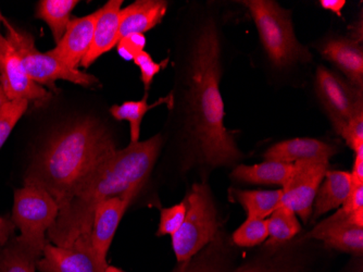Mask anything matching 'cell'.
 <instances>
[{
    "label": "cell",
    "instance_id": "obj_1",
    "mask_svg": "<svg viewBox=\"0 0 363 272\" xmlns=\"http://www.w3.org/2000/svg\"><path fill=\"white\" fill-rule=\"evenodd\" d=\"M162 136L128 145L117 151L75 187L59 207L48 239L57 246H71L81 235L91 232L96 208L109 198L140 191L152 173Z\"/></svg>",
    "mask_w": 363,
    "mask_h": 272
},
{
    "label": "cell",
    "instance_id": "obj_2",
    "mask_svg": "<svg viewBox=\"0 0 363 272\" xmlns=\"http://www.w3.org/2000/svg\"><path fill=\"white\" fill-rule=\"evenodd\" d=\"M189 63V126L201 159L212 167L228 165L240 157L233 135L224 126L220 92V40L212 22L194 40Z\"/></svg>",
    "mask_w": 363,
    "mask_h": 272
},
{
    "label": "cell",
    "instance_id": "obj_3",
    "mask_svg": "<svg viewBox=\"0 0 363 272\" xmlns=\"http://www.w3.org/2000/svg\"><path fill=\"white\" fill-rule=\"evenodd\" d=\"M117 151L103 124L91 118L77 120L38 151L28 165L24 185L44 189L60 207L75 187Z\"/></svg>",
    "mask_w": 363,
    "mask_h": 272
},
{
    "label": "cell",
    "instance_id": "obj_4",
    "mask_svg": "<svg viewBox=\"0 0 363 272\" xmlns=\"http://www.w3.org/2000/svg\"><path fill=\"white\" fill-rule=\"evenodd\" d=\"M271 62L279 67L308 62L311 55L296 38L289 11L271 0H245Z\"/></svg>",
    "mask_w": 363,
    "mask_h": 272
},
{
    "label": "cell",
    "instance_id": "obj_5",
    "mask_svg": "<svg viewBox=\"0 0 363 272\" xmlns=\"http://www.w3.org/2000/svg\"><path fill=\"white\" fill-rule=\"evenodd\" d=\"M186 216L172 235V247L179 263H186L218 234V214L211 192L206 184H194L184 200Z\"/></svg>",
    "mask_w": 363,
    "mask_h": 272
},
{
    "label": "cell",
    "instance_id": "obj_6",
    "mask_svg": "<svg viewBox=\"0 0 363 272\" xmlns=\"http://www.w3.org/2000/svg\"><path fill=\"white\" fill-rule=\"evenodd\" d=\"M59 214V206L48 192L38 186L24 185L14 192L12 221L21 231L18 236L38 256L48 243L46 232L52 228Z\"/></svg>",
    "mask_w": 363,
    "mask_h": 272
},
{
    "label": "cell",
    "instance_id": "obj_7",
    "mask_svg": "<svg viewBox=\"0 0 363 272\" xmlns=\"http://www.w3.org/2000/svg\"><path fill=\"white\" fill-rule=\"evenodd\" d=\"M3 23L7 28L6 38L21 58L26 75L35 83L40 84V87L47 85L55 89V82L58 80L72 82L86 87L98 83V80L94 75L82 72L79 69H71L48 53L43 54L38 52L34 38L28 33L16 30L7 20L4 19Z\"/></svg>",
    "mask_w": 363,
    "mask_h": 272
},
{
    "label": "cell",
    "instance_id": "obj_8",
    "mask_svg": "<svg viewBox=\"0 0 363 272\" xmlns=\"http://www.w3.org/2000/svg\"><path fill=\"white\" fill-rule=\"evenodd\" d=\"M315 87L336 132L342 136L354 110L363 104L362 89L324 67H318Z\"/></svg>",
    "mask_w": 363,
    "mask_h": 272
},
{
    "label": "cell",
    "instance_id": "obj_9",
    "mask_svg": "<svg viewBox=\"0 0 363 272\" xmlns=\"http://www.w3.org/2000/svg\"><path fill=\"white\" fill-rule=\"evenodd\" d=\"M328 170V163L297 161L286 183L283 185L281 205L293 210L307 222L312 214L318 190Z\"/></svg>",
    "mask_w": 363,
    "mask_h": 272
},
{
    "label": "cell",
    "instance_id": "obj_10",
    "mask_svg": "<svg viewBox=\"0 0 363 272\" xmlns=\"http://www.w3.org/2000/svg\"><path fill=\"white\" fill-rule=\"evenodd\" d=\"M91 243V233L81 235L71 246L47 244L36 268L40 272H106Z\"/></svg>",
    "mask_w": 363,
    "mask_h": 272
},
{
    "label": "cell",
    "instance_id": "obj_11",
    "mask_svg": "<svg viewBox=\"0 0 363 272\" xmlns=\"http://www.w3.org/2000/svg\"><path fill=\"white\" fill-rule=\"evenodd\" d=\"M0 85L8 100L24 99L28 103L44 104L50 97L44 87L26 75L21 58L9 42L0 54Z\"/></svg>",
    "mask_w": 363,
    "mask_h": 272
},
{
    "label": "cell",
    "instance_id": "obj_12",
    "mask_svg": "<svg viewBox=\"0 0 363 272\" xmlns=\"http://www.w3.org/2000/svg\"><path fill=\"white\" fill-rule=\"evenodd\" d=\"M140 191H130L123 196L109 198L97 206L91 226V243L101 263H107V254L117 232L120 221L130 202Z\"/></svg>",
    "mask_w": 363,
    "mask_h": 272
},
{
    "label": "cell",
    "instance_id": "obj_13",
    "mask_svg": "<svg viewBox=\"0 0 363 272\" xmlns=\"http://www.w3.org/2000/svg\"><path fill=\"white\" fill-rule=\"evenodd\" d=\"M99 14L101 9L89 16L71 20L60 42L47 53L71 69H79L82 60L91 48Z\"/></svg>",
    "mask_w": 363,
    "mask_h": 272
},
{
    "label": "cell",
    "instance_id": "obj_14",
    "mask_svg": "<svg viewBox=\"0 0 363 272\" xmlns=\"http://www.w3.org/2000/svg\"><path fill=\"white\" fill-rule=\"evenodd\" d=\"M350 214L340 208L333 216L320 222L310 235L323 241L325 246L331 249L346 253H362L363 227L352 224Z\"/></svg>",
    "mask_w": 363,
    "mask_h": 272
},
{
    "label": "cell",
    "instance_id": "obj_15",
    "mask_svg": "<svg viewBox=\"0 0 363 272\" xmlns=\"http://www.w3.org/2000/svg\"><path fill=\"white\" fill-rule=\"evenodd\" d=\"M336 148L328 143L315 138H293L277 143L263 155L266 161L295 163L297 161L330 163L336 154Z\"/></svg>",
    "mask_w": 363,
    "mask_h": 272
},
{
    "label": "cell",
    "instance_id": "obj_16",
    "mask_svg": "<svg viewBox=\"0 0 363 272\" xmlns=\"http://www.w3.org/2000/svg\"><path fill=\"white\" fill-rule=\"evenodd\" d=\"M122 4V0H110L101 8V14L94 31L93 43L86 56L82 60V67H91L99 57L117 46Z\"/></svg>",
    "mask_w": 363,
    "mask_h": 272
},
{
    "label": "cell",
    "instance_id": "obj_17",
    "mask_svg": "<svg viewBox=\"0 0 363 272\" xmlns=\"http://www.w3.org/2000/svg\"><path fill=\"white\" fill-rule=\"evenodd\" d=\"M322 55L340 67L352 87L362 89L363 49L358 40L335 38L328 40L322 48Z\"/></svg>",
    "mask_w": 363,
    "mask_h": 272
},
{
    "label": "cell",
    "instance_id": "obj_18",
    "mask_svg": "<svg viewBox=\"0 0 363 272\" xmlns=\"http://www.w3.org/2000/svg\"><path fill=\"white\" fill-rule=\"evenodd\" d=\"M168 10V3L163 0H138L121 9L119 40L134 33H144L162 21Z\"/></svg>",
    "mask_w": 363,
    "mask_h": 272
},
{
    "label": "cell",
    "instance_id": "obj_19",
    "mask_svg": "<svg viewBox=\"0 0 363 272\" xmlns=\"http://www.w3.org/2000/svg\"><path fill=\"white\" fill-rule=\"evenodd\" d=\"M323 180L313 202L311 214L313 220L335 208L342 207L352 191V175L347 171L328 170Z\"/></svg>",
    "mask_w": 363,
    "mask_h": 272
},
{
    "label": "cell",
    "instance_id": "obj_20",
    "mask_svg": "<svg viewBox=\"0 0 363 272\" xmlns=\"http://www.w3.org/2000/svg\"><path fill=\"white\" fill-rule=\"evenodd\" d=\"M294 163L266 161L259 165H240L234 169L232 178L238 181L266 185H284L293 171Z\"/></svg>",
    "mask_w": 363,
    "mask_h": 272
},
{
    "label": "cell",
    "instance_id": "obj_21",
    "mask_svg": "<svg viewBox=\"0 0 363 272\" xmlns=\"http://www.w3.org/2000/svg\"><path fill=\"white\" fill-rule=\"evenodd\" d=\"M77 4V0H42L38 3L36 18L46 22L56 44L65 36L71 21V13Z\"/></svg>",
    "mask_w": 363,
    "mask_h": 272
},
{
    "label": "cell",
    "instance_id": "obj_22",
    "mask_svg": "<svg viewBox=\"0 0 363 272\" xmlns=\"http://www.w3.org/2000/svg\"><path fill=\"white\" fill-rule=\"evenodd\" d=\"M173 102L172 94L164 98H160L158 102L150 105L147 103V95L138 102H125L122 105H114L110 108V114L116 120H126L130 124V144L140 142V124L145 114L152 108L158 107L161 104H171Z\"/></svg>",
    "mask_w": 363,
    "mask_h": 272
},
{
    "label": "cell",
    "instance_id": "obj_23",
    "mask_svg": "<svg viewBox=\"0 0 363 272\" xmlns=\"http://www.w3.org/2000/svg\"><path fill=\"white\" fill-rule=\"evenodd\" d=\"M40 256L13 237L0 247V272H36Z\"/></svg>",
    "mask_w": 363,
    "mask_h": 272
},
{
    "label": "cell",
    "instance_id": "obj_24",
    "mask_svg": "<svg viewBox=\"0 0 363 272\" xmlns=\"http://www.w3.org/2000/svg\"><path fill=\"white\" fill-rule=\"evenodd\" d=\"M233 196L246 210L248 218L266 219L282 200V190L275 191H233Z\"/></svg>",
    "mask_w": 363,
    "mask_h": 272
},
{
    "label": "cell",
    "instance_id": "obj_25",
    "mask_svg": "<svg viewBox=\"0 0 363 272\" xmlns=\"http://www.w3.org/2000/svg\"><path fill=\"white\" fill-rule=\"evenodd\" d=\"M269 217L270 218L267 219L269 245L282 244L301 232V226L297 214L285 206H279Z\"/></svg>",
    "mask_w": 363,
    "mask_h": 272
},
{
    "label": "cell",
    "instance_id": "obj_26",
    "mask_svg": "<svg viewBox=\"0 0 363 272\" xmlns=\"http://www.w3.org/2000/svg\"><path fill=\"white\" fill-rule=\"evenodd\" d=\"M267 219L247 218L244 224L233 233V242L240 247H254L268 240Z\"/></svg>",
    "mask_w": 363,
    "mask_h": 272
},
{
    "label": "cell",
    "instance_id": "obj_27",
    "mask_svg": "<svg viewBox=\"0 0 363 272\" xmlns=\"http://www.w3.org/2000/svg\"><path fill=\"white\" fill-rule=\"evenodd\" d=\"M28 100H9L0 110V149L3 148L6 141L16 124L28 110Z\"/></svg>",
    "mask_w": 363,
    "mask_h": 272
},
{
    "label": "cell",
    "instance_id": "obj_28",
    "mask_svg": "<svg viewBox=\"0 0 363 272\" xmlns=\"http://www.w3.org/2000/svg\"><path fill=\"white\" fill-rule=\"evenodd\" d=\"M186 204L184 200L172 207L161 210L160 224H159L157 235L161 236V235L169 234L172 236L183 224V221L186 216Z\"/></svg>",
    "mask_w": 363,
    "mask_h": 272
},
{
    "label": "cell",
    "instance_id": "obj_29",
    "mask_svg": "<svg viewBox=\"0 0 363 272\" xmlns=\"http://www.w3.org/2000/svg\"><path fill=\"white\" fill-rule=\"evenodd\" d=\"M348 146L357 153L363 149V104L359 105L342 135Z\"/></svg>",
    "mask_w": 363,
    "mask_h": 272
},
{
    "label": "cell",
    "instance_id": "obj_30",
    "mask_svg": "<svg viewBox=\"0 0 363 272\" xmlns=\"http://www.w3.org/2000/svg\"><path fill=\"white\" fill-rule=\"evenodd\" d=\"M134 62L140 67V79H142L143 84H144L145 89L148 92L150 85H152V80L154 77L160 72L163 65L168 62V60L162 61V62H156L152 58L150 54L147 52H142L134 58Z\"/></svg>",
    "mask_w": 363,
    "mask_h": 272
},
{
    "label": "cell",
    "instance_id": "obj_31",
    "mask_svg": "<svg viewBox=\"0 0 363 272\" xmlns=\"http://www.w3.org/2000/svg\"><path fill=\"white\" fill-rule=\"evenodd\" d=\"M145 46H146V38L144 34L134 33V34H130V36L121 38L118 42V54L124 60H134V58L140 53L144 52Z\"/></svg>",
    "mask_w": 363,
    "mask_h": 272
},
{
    "label": "cell",
    "instance_id": "obj_32",
    "mask_svg": "<svg viewBox=\"0 0 363 272\" xmlns=\"http://www.w3.org/2000/svg\"><path fill=\"white\" fill-rule=\"evenodd\" d=\"M340 208L348 214L357 210H363V184H358V185L352 184V191Z\"/></svg>",
    "mask_w": 363,
    "mask_h": 272
},
{
    "label": "cell",
    "instance_id": "obj_33",
    "mask_svg": "<svg viewBox=\"0 0 363 272\" xmlns=\"http://www.w3.org/2000/svg\"><path fill=\"white\" fill-rule=\"evenodd\" d=\"M16 224L11 218L4 216L0 217V247L5 246L11 239H13Z\"/></svg>",
    "mask_w": 363,
    "mask_h": 272
},
{
    "label": "cell",
    "instance_id": "obj_34",
    "mask_svg": "<svg viewBox=\"0 0 363 272\" xmlns=\"http://www.w3.org/2000/svg\"><path fill=\"white\" fill-rule=\"evenodd\" d=\"M354 154H356V157H354V163L350 175H352V184L358 185V184H363V149L357 151Z\"/></svg>",
    "mask_w": 363,
    "mask_h": 272
},
{
    "label": "cell",
    "instance_id": "obj_35",
    "mask_svg": "<svg viewBox=\"0 0 363 272\" xmlns=\"http://www.w3.org/2000/svg\"><path fill=\"white\" fill-rule=\"evenodd\" d=\"M174 272H212L211 270L207 269L206 267L199 265V263H194L193 261H189L186 263H181L179 268ZM238 272H272L266 271V270L259 269H242Z\"/></svg>",
    "mask_w": 363,
    "mask_h": 272
},
{
    "label": "cell",
    "instance_id": "obj_36",
    "mask_svg": "<svg viewBox=\"0 0 363 272\" xmlns=\"http://www.w3.org/2000/svg\"><path fill=\"white\" fill-rule=\"evenodd\" d=\"M320 5L323 9L334 12L338 16H342V8L346 5L345 0H321Z\"/></svg>",
    "mask_w": 363,
    "mask_h": 272
},
{
    "label": "cell",
    "instance_id": "obj_37",
    "mask_svg": "<svg viewBox=\"0 0 363 272\" xmlns=\"http://www.w3.org/2000/svg\"><path fill=\"white\" fill-rule=\"evenodd\" d=\"M7 102H9V100H8L7 96H6L3 87H1V85H0V110H1V108L4 107V105H5Z\"/></svg>",
    "mask_w": 363,
    "mask_h": 272
},
{
    "label": "cell",
    "instance_id": "obj_38",
    "mask_svg": "<svg viewBox=\"0 0 363 272\" xmlns=\"http://www.w3.org/2000/svg\"><path fill=\"white\" fill-rule=\"evenodd\" d=\"M8 46V40L7 38H4L1 34H0V54L5 50L6 47Z\"/></svg>",
    "mask_w": 363,
    "mask_h": 272
},
{
    "label": "cell",
    "instance_id": "obj_39",
    "mask_svg": "<svg viewBox=\"0 0 363 272\" xmlns=\"http://www.w3.org/2000/svg\"><path fill=\"white\" fill-rule=\"evenodd\" d=\"M106 272H125L123 270L119 269V268L113 267V266H108Z\"/></svg>",
    "mask_w": 363,
    "mask_h": 272
},
{
    "label": "cell",
    "instance_id": "obj_40",
    "mask_svg": "<svg viewBox=\"0 0 363 272\" xmlns=\"http://www.w3.org/2000/svg\"><path fill=\"white\" fill-rule=\"evenodd\" d=\"M4 21L3 16H1V12H0V23Z\"/></svg>",
    "mask_w": 363,
    "mask_h": 272
}]
</instances>
